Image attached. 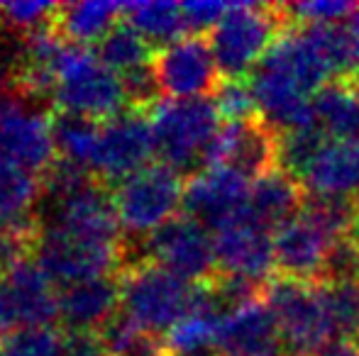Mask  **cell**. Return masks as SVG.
I'll return each instance as SVG.
<instances>
[{
    "instance_id": "obj_35",
    "label": "cell",
    "mask_w": 359,
    "mask_h": 356,
    "mask_svg": "<svg viewBox=\"0 0 359 356\" xmlns=\"http://www.w3.org/2000/svg\"><path fill=\"white\" fill-rule=\"evenodd\" d=\"M20 327V320H18V310H15L13 303V295H10V288L5 283L3 273H0V339L8 337L10 332Z\"/></svg>"
},
{
    "instance_id": "obj_39",
    "label": "cell",
    "mask_w": 359,
    "mask_h": 356,
    "mask_svg": "<svg viewBox=\"0 0 359 356\" xmlns=\"http://www.w3.org/2000/svg\"><path fill=\"white\" fill-rule=\"evenodd\" d=\"M0 15H3V3H0Z\"/></svg>"
},
{
    "instance_id": "obj_5",
    "label": "cell",
    "mask_w": 359,
    "mask_h": 356,
    "mask_svg": "<svg viewBox=\"0 0 359 356\" xmlns=\"http://www.w3.org/2000/svg\"><path fill=\"white\" fill-rule=\"evenodd\" d=\"M123 313L140 327L166 334L189 315L196 285L151 262L130 264L120 271Z\"/></svg>"
},
{
    "instance_id": "obj_31",
    "label": "cell",
    "mask_w": 359,
    "mask_h": 356,
    "mask_svg": "<svg viewBox=\"0 0 359 356\" xmlns=\"http://www.w3.org/2000/svg\"><path fill=\"white\" fill-rule=\"evenodd\" d=\"M59 3H3L0 22L13 34H29L54 17Z\"/></svg>"
},
{
    "instance_id": "obj_13",
    "label": "cell",
    "mask_w": 359,
    "mask_h": 356,
    "mask_svg": "<svg viewBox=\"0 0 359 356\" xmlns=\"http://www.w3.org/2000/svg\"><path fill=\"white\" fill-rule=\"evenodd\" d=\"M337 239L316 215L303 208L293 220L274 229V259L279 278L323 283Z\"/></svg>"
},
{
    "instance_id": "obj_3",
    "label": "cell",
    "mask_w": 359,
    "mask_h": 356,
    "mask_svg": "<svg viewBox=\"0 0 359 356\" xmlns=\"http://www.w3.org/2000/svg\"><path fill=\"white\" fill-rule=\"evenodd\" d=\"M286 29L291 27L281 5L232 3L208 37L222 78H250Z\"/></svg>"
},
{
    "instance_id": "obj_18",
    "label": "cell",
    "mask_w": 359,
    "mask_h": 356,
    "mask_svg": "<svg viewBox=\"0 0 359 356\" xmlns=\"http://www.w3.org/2000/svg\"><path fill=\"white\" fill-rule=\"evenodd\" d=\"M296 178L311 198H359V139H327Z\"/></svg>"
},
{
    "instance_id": "obj_20",
    "label": "cell",
    "mask_w": 359,
    "mask_h": 356,
    "mask_svg": "<svg viewBox=\"0 0 359 356\" xmlns=\"http://www.w3.org/2000/svg\"><path fill=\"white\" fill-rule=\"evenodd\" d=\"M3 278L13 295L20 327L54 325V320H59V293L34 259L13 264L8 271H3Z\"/></svg>"
},
{
    "instance_id": "obj_6",
    "label": "cell",
    "mask_w": 359,
    "mask_h": 356,
    "mask_svg": "<svg viewBox=\"0 0 359 356\" xmlns=\"http://www.w3.org/2000/svg\"><path fill=\"white\" fill-rule=\"evenodd\" d=\"M184 185L181 173L161 162L115 185L113 200L123 232L133 242H142V237L174 220L176 210L184 208Z\"/></svg>"
},
{
    "instance_id": "obj_16",
    "label": "cell",
    "mask_w": 359,
    "mask_h": 356,
    "mask_svg": "<svg viewBox=\"0 0 359 356\" xmlns=\"http://www.w3.org/2000/svg\"><path fill=\"white\" fill-rule=\"evenodd\" d=\"M215 356H286L274 313L264 298H257L220 320Z\"/></svg>"
},
{
    "instance_id": "obj_2",
    "label": "cell",
    "mask_w": 359,
    "mask_h": 356,
    "mask_svg": "<svg viewBox=\"0 0 359 356\" xmlns=\"http://www.w3.org/2000/svg\"><path fill=\"white\" fill-rule=\"evenodd\" d=\"M54 110L108 122L128 110L120 73L108 69L98 54L81 44L64 42L54 66Z\"/></svg>"
},
{
    "instance_id": "obj_30",
    "label": "cell",
    "mask_w": 359,
    "mask_h": 356,
    "mask_svg": "<svg viewBox=\"0 0 359 356\" xmlns=\"http://www.w3.org/2000/svg\"><path fill=\"white\" fill-rule=\"evenodd\" d=\"M0 356H64V327H18L0 339Z\"/></svg>"
},
{
    "instance_id": "obj_24",
    "label": "cell",
    "mask_w": 359,
    "mask_h": 356,
    "mask_svg": "<svg viewBox=\"0 0 359 356\" xmlns=\"http://www.w3.org/2000/svg\"><path fill=\"white\" fill-rule=\"evenodd\" d=\"M303 29L318 44L335 76L337 73H347V76L359 73V5L342 22L313 24V27Z\"/></svg>"
},
{
    "instance_id": "obj_32",
    "label": "cell",
    "mask_w": 359,
    "mask_h": 356,
    "mask_svg": "<svg viewBox=\"0 0 359 356\" xmlns=\"http://www.w3.org/2000/svg\"><path fill=\"white\" fill-rule=\"evenodd\" d=\"M215 105L220 110L222 122H235V120H247L259 115L252 95L250 81L240 78V81H222V86L215 93Z\"/></svg>"
},
{
    "instance_id": "obj_26",
    "label": "cell",
    "mask_w": 359,
    "mask_h": 356,
    "mask_svg": "<svg viewBox=\"0 0 359 356\" xmlns=\"http://www.w3.org/2000/svg\"><path fill=\"white\" fill-rule=\"evenodd\" d=\"M95 54H98L100 62L108 69H113L115 73H125V71H133V69L147 66V64H151V59H154L151 44L147 42L133 24L125 22V20H120V22L100 39L98 47H95Z\"/></svg>"
},
{
    "instance_id": "obj_33",
    "label": "cell",
    "mask_w": 359,
    "mask_h": 356,
    "mask_svg": "<svg viewBox=\"0 0 359 356\" xmlns=\"http://www.w3.org/2000/svg\"><path fill=\"white\" fill-rule=\"evenodd\" d=\"M230 5L213 3V0H208V3H184L181 8H184L186 27H189L194 34H203L205 29L210 32V29H213L215 24L225 17V13L230 10Z\"/></svg>"
},
{
    "instance_id": "obj_9",
    "label": "cell",
    "mask_w": 359,
    "mask_h": 356,
    "mask_svg": "<svg viewBox=\"0 0 359 356\" xmlns=\"http://www.w3.org/2000/svg\"><path fill=\"white\" fill-rule=\"evenodd\" d=\"M52 113L20 95L0 98V159L34 176H44L59 159L52 137Z\"/></svg>"
},
{
    "instance_id": "obj_1",
    "label": "cell",
    "mask_w": 359,
    "mask_h": 356,
    "mask_svg": "<svg viewBox=\"0 0 359 356\" xmlns=\"http://www.w3.org/2000/svg\"><path fill=\"white\" fill-rule=\"evenodd\" d=\"M327 59L303 27L286 29L247 78L259 115L279 134L318 127L313 98L335 81Z\"/></svg>"
},
{
    "instance_id": "obj_28",
    "label": "cell",
    "mask_w": 359,
    "mask_h": 356,
    "mask_svg": "<svg viewBox=\"0 0 359 356\" xmlns=\"http://www.w3.org/2000/svg\"><path fill=\"white\" fill-rule=\"evenodd\" d=\"M39 198H42V176H34L0 159V220L34 213Z\"/></svg>"
},
{
    "instance_id": "obj_37",
    "label": "cell",
    "mask_w": 359,
    "mask_h": 356,
    "mask_svg": "<svg viewBox=\"0 0 359 356\" xmlns=\"http://www.w3.org/2000/svg\"><path fill=\"white\" fill-rule=\"evenodd\" d=\"M347 83H350L352 93H355V100H357V105H359V73H355V76L347 78Z\"/></svg>"
},
{
    "instance_id": "obj_36",
    "label": "cell",
    "mask_w": 359,
    "mask_h": 356,
    "mask_svg": "<svg viewBox=\"0 0 359 356\" xmlns=\"http://www.w3.org/2000/svg\"><path fill=\"white\" fill-rule=\"evenodd\" d=\"M313 356H359V342H352V339H332V342L320 347Z\"/></svg>"
},
{
    "instance_id": "obj_23",
    "label": "cell",
    "mask_w": 359,
    "mask_h": 356,
    "mask_svg": "<svg viewBox=\"0 0 359 356\" xmlns=\"http://www.w3.org/2000/svg\"><path fill=\"white\" fill-rule=\"evenodd\" d=\"M100 129H103V122H95V120L64 113V110L52 113V137L59 159L88 169L90 173H93L95 154H98Z\"/></svg>"
},
{
    "instance_id": "obj_29",
    "label": "cell",
    "mask_w": 359,
    "mask_h": 356,
    "mask_svg": "<svg viewBox=\"0 0 359 356\" xmlns=\"http://www.w3.org/2000/svg\"><path fill=\"white\" fill-rule=\"evenodd\" d=\"M335 339L359 342V278L318 283Z\"/></svg>"
},
{
    "instance_id": "obj_34",
    "label": "cell",
    "mask_w": 359,
    "mask_h": 356,
    "mask_svg": "<svg viewBox=\"0 0 359 356\" xmlns=\"http://www.w3.org/2000/svg\"><path fill=\"white\" fill-rule=\"evenodd\" d=\"M64 356H108L98 332L64 329Z\"/></svg>"
},
{
    "instance_id": "obj_19",
    "label": "cell",
    "mask_w": 359,
    "mask_h": 356,
    "mask_svg": "<svg viewBox=\"0 0 359 356\" xmlns=\"http://www.w3.org/2000/svg\"><path fill=\"white\" fill-rule=\"evenodd\" d=\"M306 195L308 193L301 180L279 166L252 180L250 205H247L245 218L274 232L306 208Z\"/></svg>"
},
{
    "instance_id": "obj_4",
    "label": "cell",
    "mask_w": 359,
    "mask_h": 356,
    "mask_svg": "<svg viewBox=\"0 0 359 356\" xmlns=\"http://www.w3.org/2000/svg\"><path fill=\"white\" fill-rule=\"evenodd\" d=\"M222 127L215 98L161 100L151 110L154 149L161 164L176 171H201Z\"/></svg>"
},
{
    "instance_id": "obj_25",
    "label": "cell",
    "mask_w": 359,
    "mask_h": 356,
    "mask_svg": "<svg viewBox=\"0 0 359 356\" xmlns=\"http://www.w3.org/2000/svg\"><path fill=\"white\" fill-rule=\"evenodd\" d=\"M123 20L133 24L149 44L156 42L166 47L179 42L181 34L189 29L179 3H125Z\"/></svg>"
},
{
    "instance_id": "obj_21",
    "label": "cell",
    "mask_w": 359,
    "mask_h": 356,
    "mask_svg": "<svg viewBox=\"0 0 359 356\" xmlns=\"http://www.w3.org/2000/svg\"><path fill=\"white\" fill-rule=\"evenodd\" d=\"M125 3H59L54 27L69 44L100 42L123 20Z\"/></svg>"
},
{
    "instance_id": "obj_38",
    "label": "cell",
    "mask_w": 359,
    "mask_h": 356,
    "mask_svg": "<svg viewBox=\"0 0 359 356\" xmlns=\"http://www.w3.org/2000/svg\"><path fill=\"white\" fill-rule=\"evenodd\" d=\"M191 356H215V354H208V352H205V354H191Z\"/></svg>"
},
{
    "instance_id": "obj_27",
    "label": "cell",
    "mask_w": 359,
    "mask_h": 356,
    "mask_svg": "<svg viewBox=\"0 0 359 356\" xmlns=\"http://www.w3.org/2000/svg\"><path fill=\"white\" fill-rule=\"evenodd\" d=\"M108 356H169L159 334L140 327L125 313H118L103 329H98Z\"/></svg>"
},
{
    "instance_id": "obj_22",
    "label": "cell",
    "mask_w": 359,
    "mask_h": 356,
    "mask_svg": "<svg viewBox=\"0 0 359 356\" xmlns=\"http://www.w3.org/2000/svg\"><path fill=\"white\" fill-rule=\"evenodd\" d=\"M313 118L327 139H359V105L350 83L330 81L313 98Z\"/></svg>"
},
{
    "instance_id": "obj_14",
    "label": "cell",
    "mask_w": 359,
    "mask_h": 356,
    "mask_svg": "<svg viewBox=\"0 0 359 356\" xmlns=\"http://www.w3.org/2000/svg\"><path fill=\"white\" fill-rule=\"evenodd\" d=\"M232 166L252 180L279 169V132L262 115L222 122L205 166Z\"/></svg>"
},
{
    "instance_id": "obj_7",
    "label": "cell",
    "mask_w": 359,
    "mask_h": 356,
    "mask_svg": "<svg viewBox=\"0 0 359 356\" xmlns=\"http://www.w3.org/2000/svg\"><path fill=\"white\" fill-rule=\"evenodd\" d=\"M130 242V264L151 262L171 271L189 283H205L217 273L215 244L208 229L189 215H176L166 225L144 237L142 242Z\"/></svg>"
},
{
    "instance_id": "obj_11",
    "label": "cell",
    "mask_w": 359,
    "mask_h": 356,
    "mask_svg": "<svg viewBox=\"0 0 359 356\" xmlns=\"http://www.w3.org/2000/svg\"><path fill=\"white\" fill-rule=\"evenodd\" d=\"M147 115L149 113L128 108L118 118L103 122L93 176L110 188L147 169L151 154H156L151 118H147Z\"/></svg>"
},
{
    "instance_id": "obj_15",
    "label": "cell",
    "mask_w": 359,
    "mask_h": 356,
    "mask_svg": "<svg viewBox=\"0 0 359 356\" xmlns=\"http://www.w3.org/2000/svg\"><path fill=\"white\" fill-rule=\"evenodd\" d=\"M215 262L217 273L245 278L262 288L271 283L276 271L274 259V232L262 225L242 218L227 227L217 229L215 237Z\"/></svg>"
},
{
    "instance_id": "obj_12",
    "label": "cell",
    "mask_w": 359,
    "mask_h": 356,
    "mask_svg": "<svg viewBox=\"0 0 359 356\" xmlns=\"http://www.w3.org/2000/svg\"><path fill=\"white\" fill-rule=\"evenodd\" d=\"M252 178L232 166H208L184 185V213L205 229H222L247 215Z\"/></svg>"
},
{
    "instance_id": "obj_17",
    "label": "cell",
    "mask_w": 359,
    "mask_h": 356,
    "mask_svg": "<svg viewBox=\"0 0 359 356\" xmlns=\"http://www.w3.org/2000/svg\"><path fill=\"white\" fill-rule=\"evenodd\" d=\"M59 320L64 329L98 332L123 308L120 273L98 276L59 288Z\"/></svg>"
},
{
    "instance_id": "obj_10",
    "label": "cell",
    "mask_w": 359,
    "mask_h": 356,
    "mask_svg": "<svg viewBox=\"0 0 359 356\" xmlns=\"http://www.w3.org/2000/svg\"><path fill=\"white\" fill-rule=\"evenodd\" d=\"M151 69L166 100L210 98L225 81L203 34H189L169 47H161L154 52Z\"/></svg>"
},
{
    "instance_id": "obj_8",
    "label": "cell",
    "mask_w": 359,
    "mask_h": 356,
    "mask_svg": "<svg viewBox=\"0 0 359 356\" xmlns=\"http://www.w3.org/2000/svg\"><path fill=\"white\" fill-rule=\"evenodd\" d=\"M262 298L276 318L286 356H313L335 339L318 283L274 278Z\"/></svg>"
}]
</instances>
